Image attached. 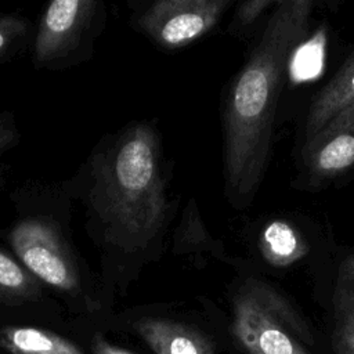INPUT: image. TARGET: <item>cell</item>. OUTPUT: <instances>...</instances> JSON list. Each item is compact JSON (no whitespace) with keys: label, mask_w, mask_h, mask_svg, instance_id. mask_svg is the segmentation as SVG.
<instances>
[{"label":"cell","mask_w":354,"mask_h":354,"mask_svg":"<svg viewBox=\"0 0 354 354\" xmlns=\"http://www.w3.org/2000/svg\"><path fill=\"white\" fill-rule=\"evenodd\" d=\"M171 181L159 119L144 118L104 134L61 183L106 245L134 253L160 239L171 220L178 203Z\"/></svg>","instance_id":"cell-1"},{"label":"cell","mask_w":354,"mask_h":354,"mask_svg":"<svg viewBox=\"0 0 354 354\" xmlns=\"http://www.w3.org/2000/svg\"><path fill=\"white\" fill-rule=\"evenodd\" d=\"M106 18V0H48L36 22L33 68L58 72L88 62Z\"/></svg>","instance_id":"cell-5"},{"label":"cell","mask_w":354,"mask_h":354,"mask_svg":"<svg viewBox=\"0 0 354 354\" xmlns=\"http://www.w3.org/2000/svg\"><path fill=\"white\" fill-rule=\"evenodd\" d=\"M91 354H134V353L108 342L101 335H97L91 343Z\"/></svg>","instance_id":"cell-18"},{"label":"cell","mask_w":354,"mask_h":354,"mask_svg":"<svg viewBox=\"0 0 354 354\" xmlns=\"http://www.w3.org/2000/svg\"><path fill=\"white\" fill-rule=\"evenodd\" d=\"M281 0H245L236 10L235 28L245 29L253 24L260 14L271 4H278Z\"/></svg>","instance_id":"cell-17"},{"label":"cell","mask_w":354,"mask_h":354,"mask_svg":"<svg viewBox=\"0 0 354 354\" xmlns=\"http://www.w3.org/2000/svg\"><path fill=\"white\" fill-rule=\"evenodd\" d=\"M10 196L18 210L7 234L15 256L37 279L64 292H75L79 277L64 235L62 218L72 198L62 183L29 178Z\"/></svg>","instance_id":"cell-3"},{"label":"cell","mask_w":354,"mask_h":354,"mask_svg":"<svg viewBox=\"0 0 354 354\" xmlns=\"http://www.w3.org/2000/svg\"><path fill=\"white\" fill-rule=\"evenodd\" d=\"M40 296L33 274L0 250V303H22Z\"/></svg>","instance_id":"cell-14"},{"label":"cell","mask_w":354,"mask_h":354,"mask_svg":"<svg viewBox=\"0 0 354 354\" xmlns=\"http://www.w3.org/2000/svg\"><path fill=\"white\" fill-rule=\"evenodd\" d=\"M136 332L155 354H217L210 339L199 329L169 318H141Z\"/></svg>","instance_id":"cell-8"},{"label":"cell","mask_w":354,"mask_h":354,"mask_svg":"<svg viewBox=\"0 0 354 354\" xmlns=\"http://www.w3.org/2000/svg\"><path fill=\"white\" fill-rule=\"evenodd\" d=\"M0 347L10 354H83L73 342L51 330L32 326L0 329Z\"/></svg>","instance_id":"cell-12"},{"label":"cell","mask_w":354,"mask_h":354,"mask_svg":"<svg viewBox=\"0 0 354 354\" xmlns=\"http://www.w3.org/2000/svg\"><path fill=\"white\" fill-rule=\"evenodd\" d=\"M301 158L310 185L336 178L354 166V104L304 140Z\"/></svg>","instance_id":"cell-7"},{"label":"cell","mask_w":354,"mask_h":354,"mask_svg":"<svg viewBox=\"0 0 354 354\" xmlns=\"http://www.w3.org/2000/svg\"><path fill=\"white\" fill-rule=\"evenodd\" d=\"M176 249L180 250H191V249H206L210 248L212 243H214L207 234L196 202L194 198H191L183 212L180 224L176 230Z\"/></svg>","instance_id":"cell-15"},{"label":"cell","mask_w":354,"mask_h":354,"mask_svg":"<svg viewBox=\"0 0 354 354\" xmlns=\"http://www.w3.org/2000/svg\"><path fill=\"white\" fill-rule=\"evenodd\" d=\"M351 104H354V51L314 98L306 119V138L314 136L335 115Z\"/></svg>","instance_id":"cell-9"},{"label":"cell","mask_w":354,"mask_h":354,"mask_svg":"<svg viewBox=\"0 0 354 354\" xmlns=\"http://www.w3.org/2000/svg\"><path fill=\"white\" fill-rule=\"evenodd\" d=\"M21 141V130L11 111L0 112V158Z\"/></svg>","instance_id":"cell-16"},{"label":"cell","mask_w":354,"mask_h":354,"mask_svg":"<svg viewBox=\"0 0 354 354\" xmlns=\"http://www.w3.org/2000/svg\"><path fill=\"white\" fill-rule=\"evenodd\" d=\"M234 0H126L130 28L162 53H177L209 33Z\"/></svg>","instance_id":"cell-6"},{"label":"cell","mask_w":354,"mask_h":354,"mask_svg":"<svg viewBox=\"0 0 354 354\" xmlns=\"http://www.w3.org/2000/svg\"><path fill=\"white\" fill-rule=\"evenodd\" d=\"M36 24L19 12L0 11V65L8 64L32 48Z\"/></svg>","instance_id":"cell-13"},{"label":"cell","mask_w":354,"mask_h":354,"mask_svg":"<svg viewBox=\"0 0 354 354\" xmlns=\"http://www.w3.org/2000/svg\"><path fill=\"white\" fill-rule=\"evenodd\" d=\"M259 249L263 259L272 267L285 268L308 253V245L300 231L286 220H272L259 235Z\"/></svg>","instance_id":"cell-11"},{"label":"cell","mask_w":354,"mask_h":354,"mask_svg":"<svg viewBox=\"0 0 354 354\" xmlns=\"http://www.w3.org/2000/svg\"><path fill=\"white\" fill-rule=\"evenodd\" d=\"M314 0H281L228 86L223 102V167L228 201L248 206L264 176L282 79L304 39Z\"/></svg>","instance_id":"cell-2"},{"label":"cell","mask_w":354,"mask_h":354,"mask_svg":"<svg viewBox=\"0 0 354 354\" xmlns=\"http://www.w3.org/2000/svg\"><path fill=\"white\" fill-rule=\"evenodd\" d=\"M332 306L335 350L337 354H354V254L337 268Z\"/></svg>","instance_id":"cell-10"},{"label":"cell","mask_w":354,"mask_h":354,"mask_svg":"<svg viewBox=\"0 0 354 354\" xmlns=\"http://www.w3.org/2000/svg\"><path fill=\"white\" fill-rule=\"evenodd\" d=\"M231 335L246 354H314L313 333L277 288L246 279L232 300Z\"/></svg>","instance_id":"cell-4"}]
</instances>
